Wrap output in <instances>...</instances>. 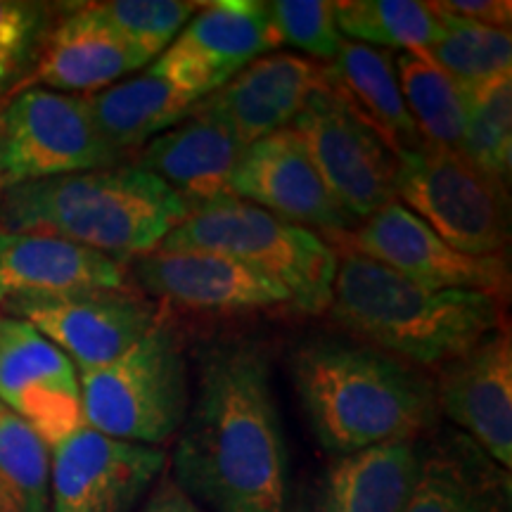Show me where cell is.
Masks as SVG:
<instances>
[{
	"label": "cell",
	"instance_id": "cell-4",
	"mask_svg": "<svg viewBox=\"0 0 512 512\" xmlns=\"http://www.w3.org/2000/svg\"><path fill=\"white\" fill-rule=\"evenodd\" d=\"M190 204L150 171L117 164L19 183L0 202V230L43 233L110 259H138L188 219Z\"/></svg>",
	"mask_w": 512,
	"mask_h": 512
},
{
	"label": "cell",
	"instance_id": "cell-21",
	"mask_svg": "<svg viewBox=\"0 0 512 512\" xmlns=\"http://www.w3.org/2000/svg\"><path fill=\"white\" fill-rule=\"evenodd\" d=\"M150 64L114 31L93 3L79 5L46 34L22 88L48 86L57 93H98Z\"/></svg>",
	"mask_w": 512,
	"mask_h": 512
},
{
	"label": "cell",
	"instance_id": "cell-2",
	"mask_svg": "<svg viewBox=\"0 0 512 512\" xmlns=\"http://www.w3.org/2000/svg\"><path fill=\"white\" fill-rule=\"evenodd\" d=\"M292 380L313 434L335 456L418 439L439 415L432 377L368 344H304Z\"/></svg>",
	"mask_w": 512,
	"mask_h": 512
},
{
	"label": "cell",
	"instance_id": "cell-33",
	"mask_svg": "<svg viewBox=\"0 0 512 512\" xmlns=\"http://www.w3.org/2000/svg\"><path fill=\"white\" fill-rule=\"evenodd\" d=\"M48 8L24 0H0V95L36 64L46 41Z\"/></svg>",
	"mask_w": 512,
	"mask_h": 512
},
{
	"label": "cell",
	"instance_id": "cell-8",
	"mask_svg": "<svg viewBox=\"0 0 512 512\" xmlns=\"http://www.w3.org/2000/svg\"><path fill=\"white\" fill-rule=\"evenodd\" d=\"M121 157L95 126L88 95L19 88L3 105L5 185L117 166Z\"/></svg>",
	"mask_w": 512,
	"mask_h": 512
},
{
	"label": "cell",
	"instance_id": "cell-14",
	"mask_svg": "<svg viewBox=\"0 0 512 512\" xmlns=\"http://www.w3.org/2000/svg\"><path fill=\"white\" fill-rule=\"evenodd\" d=\"M228 192L294 226L323 230L330 238L354 226L320 178L304 140L290 126L245 147Z\"/></svg>",
	"mask_w": 512,
	"mask_h": 512
},
{
	"label": "cell",
	"instance_id": "cell-7",
	"mask_svg": "<svg viewBox=\"0 0 512 512\" xmlns=\"http://www.w3.org/2000/svg\"><path fill=\"white\" fill-rule=\"evenodd\" d=\"M399 200L458 252L496 256L508 247V185L486 176L458 150L422 145L401 155Z\"/></svg>",
	"mask_w": 512,
	"mask_h": 512
},
{
	"label": "cell",
	"instance_id": "cell-35",
	"mask_svg": "<svg viewBox=\"0 0 512 512\" xmlns=\"http://www.w3.org/2000/svg\"><path fill=\"white\" fill-rule=\"evenodd\" d=\"M143 512H202L197 503L185 494L171 477H164L155 486L150 501H147Z\"/></svg>",
	"mask_w": 512,
	"mask_h": 512
},
{
	"label": "cell",
	"instance_id": "cell-28",
	"mask_svg": "<svg viewBox=\"0 0 512 512\" xmlns=\"http://www.w3.org/2000/svg\"><path fill=\"white\" fill-rule=\"evenodd\" d=\"M437 15L441 19V34L422 55L430 57L465 93L512 74L510 29L484 27L441 12Z\"/></svg>",
	"mask_w": 512,
	"mask_h": 512
},
{
	"label": "cell",
	"instance_id": "cell-31",
	"mask_svg": "<svg viewBox=\"0 0 512 512\" xmlns=\"http://www.w3.org/2000/svg\"><path fill=\"white\" fill-rule=\"evenodd\" d=\"M124 41L131 43L147 62L157 60L202 3H178V0H107L93 3Z\"/></svg>",
	"mask_w": 512,
	"mask_h": 512
},
{
	"label": "cell",
	"instance_id": "cell-18",
	"mask_svg": "<svg viewBox=\"0 0 512 512\" xmlns=\"http://www.w3.org/2000/svg\"><path fill=\"white\" fill-rule=\"evenodd\" d=\"M325 86L323 64L278 50L247 64L200 105L214 112L247 147L294 124Z\"/></svg>",
	"mask_w": 512,
	"mask_h": 512
},
{
	"label": "cell",
	"instance_id": "cell-6",
	"mask_svg": "<svg viewBox=\"0 0 512 512\" xmlns=\"http://www.w3.org/2000/svg\"><path fill=\"white\" fill-rule=\"evenodd\" d=\"M83 425L110 439L159 448L190 408L183 339L164 316L119 358L79 373Z\"/></svg>",
	"mask_w": 512,
	"mask_h": 512
},
{
	"label": "cell",
	"instance_id": "cell-23",
	"mask_svg": "<svg viewBox=\"0 0 512 512\" xmlns=\"http://www.w3.org/2000/svg\"><path fill=\"white\" fill-rule=\"evenodd\" d=\"M403 512H510V470L475 441L444 434L420 448V472Z\"/></svg>",
	"mask_w": 512,
	"mask_h": 512
},
{
	"label": "cell",
	"instance_id": "cell-13",
	"mask_svg": "<svg viewBox=\"0 0 512 512\" xmlns=\"http://www.w3.org/2000/svg\"><path fill=\"white\" fill-rule=\"evenodd\" d=\"M164 463L162 448L110 439L83 425L50 451V512H131Z\"/></svg>",
	"mask_w": 512,
	"mask_h": 512
},
{
	"label": "cell",
	"instance_id": "cell-24",
	"mask_svg": "<svg viewBox=\"0 0 512 512\" xmlns=\"http://www.w3.org/2000/svg\"><path fill=\"white\" fill-rule=\"evenodd\" d=\"M325 83L396 157L425 145L403 100L389 50L342 41L337 57L325 67Z\"/></svg>",
	"mask_w": 512,
	"mask_h": 512
},
{
	"label": "cell",
	"instance_id": "cell-16",
	"mask_svg": "<svg viewBox=\"0 0 512 512\" xmlns=\"http://www.w3.org/2000/svg\"><path fill=\"white\" fill-rule=\"evenodd\" d=\"M273 48H280V41L266 3L219 0L202 3L159 60L204 100Z\"/></svg>",
	"mask_w": 512,
	"mask_h": 512
},
{
	"label": "cell",
	"instance_id": "cell-3",
	"mask_svg": "<svg viewBox=\"0 0 512 512\" xmlns=\"http://www.w3.org/2000/svg\"><path fill=\"white\" fill-rule=\"evenodd\" d=\"M337 254L332 318L368 347L415 368L441 370L503 328L501 297L432 290L366 256Z\"/></svg>",
	"mask_w": 512,
	"mask_h": 512
},
{
	"label": "cell",
	"instance_id": "cell-36",
	"mask_svg": "<svg viewBox=\"0 0 512 512\" xmlns=\"http://www.w3.org/2000/svg\"><path fill=\"white\" fill-rule=\"evenodd\" d=\"M3 95H0V202H3V195L5 190H8V185H5V174H3Z\"/></svg>",
	"mask_w": 512,
	"mask_h": 512
},
{
	"label": "cell",
	"instance_id": "cell-34",
	"mask_svg": "<svg viewBox=\"0 0 512 512\" xmlns=\"http://www.w3.org/2000/svg\"><path fill=\"white\" fill-rule=\"evenodd\" d=\"M441 15L465 19V22L484 24L494 29H510L512 3L510 0H441L430 3Z\"/></svg>",
	"mask_w": 512,
	"mask_h": 512
},
{
	"label": "cell",
	"instance_id": "cell-20",
	"mask_svg": "<svg viewBox=\"0 0 512 512\" xmlns=\"http://www.w3.org/2000/svg\"><path fill=\"white\" fill-rule=\"evenodd\" d=\"M245 145L235 133L197 102L185 117L140 147V169L174 188L190 207L230 195L233 178Z\"/></svg>",
	"mask_w": 512,
	"mask_h": 512
},
{
	"label": "cell",
	"instance_id": "cell-32",
	"mask_svg": "<svg viewBox=\"0 0 512 512\" xmlns=\"http://www.w3.org/2000/svg\"><path fill=\"white\" fill-rule=\"evenodd\" d=\"M266 5L280 46H294L325 62L335 60L344 41L335 22V3L330 0H273Z\"/></svg>",
	"mask_w": 512,
	"mask_h": 512
},
{
	"label": "cell",
	"instance_id": "cell-22",
	"mask_svg": "<svg viewBox=\"0 0 512 512\" xmlns=\"http://www.w3.org/2000/svg\"><path fill=\"white\" fill-rule=\"evenodd\" d=\"M200 100L202 95L159 57L143 74L88 95L95 126L119 157L178 124Z\"/></svg>",
	"mask_w": 512,
	"mask_h": 512
},
{
	"label": "cell",
	"instance_id": "cell-27",
	"mask_svg": "<svg viewBox=\"0 0 512 512\" xmlns=\"http://www.w3.org/2000/svg\"><path fill=\"white\" fill-rule=\"evenodd\" d=\"M335 22L339 34L354 43L396 48L401 53H427L441 34V19L432 5L413 0L335 3Z\"/></svg>",
	"mask_w": 512,
	"mask_h": 512
},
{
	"label": "cell",
	"instance_id": "cell-26",
	"mask_svg": "<svg viewBox=\"0 0 512 512\" xmlns=\"http://www.w3.org/2000/svg\"><path fill=\"white\" fill-rule=\"evenodd\" d=\"M394 64L422 143L460 152L467 124V93L422 53H399Z\"/></svg>",
	"mask_w": 512,
	"mask_h": 512
},
{
	"label": "cell",
	"instance_id": "cell-1",
	"mask_svg": "<svg viewBox=\"0 0 512 512\" xmlns=\"http://www.w3.org/2000/svg\"><path fill=\"white\" fill-rule=\"evenodd\" d=\"M171 479L214 512H287V446L261 344L204 351Z\"/></svg>",
	"mask_w": 512,
	"mask_h": 512
},
{
	"label": "cell",
	"instance_id": "cell-5",
	"mask_svg": "<svg viewBox=\"0 0 512 512\" xmlns=\"http://www.w3.org/2000/svg\"><path fill=\"white\" fill-rule=\"evenodd\" d=\"M157 249L211 252L264 273L290 292L306 313H325L332 302L339 254L316 230L294 226L271 211L226 195L197 204Z\"/></svg>",
	"mask_w": 512,
	"mask_h": 512
},
{
	"label": "cell",
	"instance_id": "cell-10",
	"mask_svg": "<svg viewBox=\"0 0 512 512\" xmlns=\"http://www.w3.org/2000/svg\"><path fill=\"white\" fill-rule=\"evenodd\" d=\"M339 252L366 256L432 290H472L501 297L510 290L503 254L470 256L439 238L420 216L392 202L361 226L337 235Z\"/></svg>",
	"mask_w": 512,
	"mask_h": 512
},
{
	"label": "cell",
	"instance_id": "cell-12",
	"mask_svg": "<svg viewBox=\"0 0 512 512\" xmlns=\"http://www.w3.org/2000/svg\"><path fill=\"white\" fill-rule=\"evenodd\" d=\"M0 311L27 323L64 351L76 370L112 363L145 335L162 311L131 290H93L62 297L24 299Z\"/></svg>",
	"mask_w": 512,
	"mask_h": 512
},
{
	"label": "cell",
	"instance_id": "cell-29",
	"mask_svg": "<svg viewBox=\"0 0 512 512\" xmlns=\"http://www.w3.org/2000/svg\"><path fill=\"white\" fill-rule=\"evenodd\" d=\"M0 512H50V448L0 403Z\"/></svg>",
	"mask_w": 512,
	"mask_h": 512
},
{
	"label": "cell",
	"instance_id": "cell-17",
	"mask_svg": "<svg viewBox=\"0 0 512 512\" xmlns=\"http://www.w3.org/2000/svg\"><path fill=\"white\" fill-rule=\"evenodd\" d=\"M133 278L152 297L192 311L238 313L292 302L264 273L211 252H155L138 256Z\"/></svg>",
	"mask_w": 512,
	"mask_h": 512
},
{
	"label": "cell",
	"instance_id": "cell-9",
	"mask_svg": "<svg viewBox=\"0 0 512 512\" xmlns=\"http://www.w3.org/2000/svg\"><path fill=\"white\" fill-rule=\"evenodd\" d=\"M292 128L351 221H366L396 202L399 157L328 86L313 95Z\"/></svg>",
	"mask_w": 512,
	"mask_h": 512
},
{
	"label": "cell",
	"instance_id": "cell-30",
	"mask_svg": "<svg viewBox=\"0 0 512 512\" xmlns=\"http://www.w3.org/2000/svg\"><path fill=\"white\" fill-rule=\"evenodd\" d=\"M460 155L486 176L508 185L512 171V74L467 93Z\"/></svg>",
	"mask_w": 512,
	"mask_h": 512
},
{
	"label": "cell",
	"instance_id": "cell-11",
	"mask_svg": "<svg viewBox=\"0 0 512 512\" xmlns=\"http://www.w3.org/2000/svg\"><path fill=\"white\" fill-rule=\"evenodd\" d=\"M0 403L50 451L83 427L79 370L24 318L0 311Z\"/></svg>",
	"mask_w": 512,
	"mask_h": 512
},
{
	"label": "cell",
	"instance_id": "cell-25",
	"mask_svg": "<svg viewBox=\"0 0 512 512\" xmlns=\"http://www.w3.org/2000/svg\"><path fill=\"white\" fill-rule=\"evenodd\" d=\"M418 439L339 456L325 472L313 512H403L420 472Z\"/></svg>",
	"mask_w": 512,
	"mask_h": 512
},
{
	"label": "cell",
	"instance_id": "cell-19",
	"mask_svg": "<svg viewBox=\"0 0 512 512\" xmlns=\"http://www.w3.org/2000/svg\"><path fill=\"white\" fill-rule=\"evenodd\" d=\"M93 290H128L121 261L55 235L0 230V309Z\"/></svg>",
	"mask_w": 512,
	"mask_h": 512
},
{
	"label": "cell",
	"instance_id": "cell-15",
	"mask_svg": "<svg viewBox=\"0 0 512 512\" xmlns=\"http://www.w3.org/2000/svg\"><path fill=\"white\" fill-rule=\"evenodd\" d=\"M439 413L501 465L512 467V337L498 328L434 380Z\"/></svg>",
	"mask_w": 512,
	"mask_h": 512
}]
</instances>
